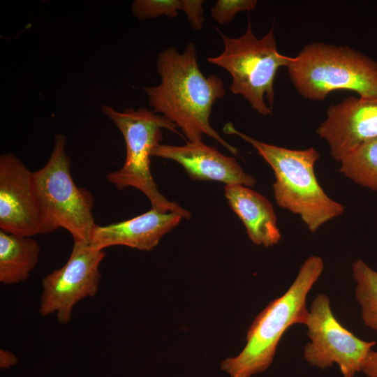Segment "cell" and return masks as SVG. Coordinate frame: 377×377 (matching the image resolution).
Segmentation results:
<instances>
[{"label": "cell", "mask_w": 377, "mask_h": 377, "mask_svg": "<svg viewBox=\"0 0 377 377\" xmlns=\"http://www.w3.org/2000/svg\"><path fill=\"white\" fill-rule=\"evenodd\" d=\"M103 112L108 117L123 135L126 155L123 166L107 175V179L118 189L129 186L143 193L151 208L161 212H175L188 219L191 214L176 202L168 200L158 190L150 170V156L162 140V128L180 135L177 126L161 114L145 108H125L119 112L103 105Z\"/></svg>", "instance_id": "obj_5"}, {"label": "cell", "mask_w": 377, "mask_h": 377, "mask_svg": "<svg viewBox=\"0 0 377 377\" xmlns=\"http://www.w3.org/2000/svg\"><path fill=\"white\" fill-rule=\"evenodd\" d=\"M218 31L224 50L218 56L208 57L207 61L230 73L232 93L242 95L259 114H272L276 72L280 67L287 68L293 57L278 51L273 26L261 38L254 35L249 18L245 32L238 38Z\"/></svg>", "instance_id": "obj_6"}, {"label": "cell", "mask_w": 377, "mask_h": 377, "mask_svg": "<svg viewBox=\"0 0 377 377\" xmlns=\"http://www.w3.org/2000/svg\"><path fill=\"white\" fill-rule=\"evenodd\" d=\"M40 246L31 237L0 230V281L6 285L26 281L36 267Z\"/></svg>", "instance_id": "obj_15"}, {"label": "cell", "mask_w": 377, "mask_h": 377, "mask_svg": "<svg viewBox=\"0 0 377 377\" xmlns=\"http://www.w3.org/2000/svg\"><path fill=\"white\" fill-rule=\"evenodd\" d=\"M339 171L355 183L377 191V138L367 141L344 156Z\"/></svg>", "instance_id": "obj_16"}, {"label": "cell", "mask_w": 377, "mask_h": 377, "mask_svg": "<svg viewBox=\"0 0 377 377\" xmlns=\"http://www.w3.org/2000/svg\"><path fill=\"white\" fill-rule=\"evenodd\" d=\"M158 85L144 88L153 112L160 113L182 129L188 142L201 141L203 134L215 140L231 153L237 148L227 142L209 123L212 105L226 95L223 80L201 72L193 43L182 53L169 47L158 55Z\"/></svg>", "instance_id": "obj_1"}, {"label": "cell", "mask_w": 377, "mask_h": 377, "mask_svg": "<svg viewBox=\"0 0 377 377\" xmlns=\"http://www.w3.org/2000/svg\"><path fill=\"white\" fill-rule=\"evenodd\" d=\"M304 98L323 101L331 92L349 90L364 99L377 98V61L348 46L313 42L287 67Z\"/></svg>", "instance_id": "obj_4"}, {"label": "cell", "mask_w": 377, "mask_h": 377, "mask_svg": "<svg viewBox=\"0 0 377 377\" xmlns=\"http://www.w3.org/2000/svg\"><path fill=\"white\" fill-rule=\"evenodd\" d=\"M223 129L251 145L269 165L276 204L299 215L311 232L344 212V207L327 195L316 178L314 166L320 154L315 148L292 149L265 143L239 131L231 122Z\"/></svg>", "instance_id": "obj_2"}, {"label": "cell", "mask_w": 377, "mask_h": 377, "mask_svg": "<svg viewBox=\"0 0 377 377\" xmlns=\"http://www.w3.org/2000/svg\"><path fill=\"white\" fill-rule=\"evenodd\" d=\"M352 270L356 282L355 297L361 307L363 322L377 332V272L361 259L353 263Z\"/></svg>", "instance_id": "obj_17"}, {"label": "cell", "mask_w": 377, "mask_h": 377, "mask_svg": "<svg viewBox=\"0 0 377 377\" xmlns=\"http://www.w3.org/2000/svg\"><path fill=\"white\" fill-rule=\"evenodd\" d=\"M182 219L177 213L161 212L151 208L128 220L104 226L96 225L89 244L99 250L121 245L151 251L165 234L179 224Z\"/></svg>", "instance_id": "obj_13"}, {"label": "cell", "mask_w": 377, "mask_h": 377, "mask_svg": "<svg viewBox=\"0 0 377 377\" xmlns=\"http://www.w3.org/2000/svg\"><path fill=\"white\" fill-rule=\"evenodd\" d=\"M104 257L103 250L74 242L66 263L42 280L40 314L54 313L60 324L68 323L75 304L96 294L101 280L99 266Z\"/></svg>", "instance_id": "obj_9"}, {"label": "cell", "mask_w": 377, "mask_h": 377, "mask_svg": "<svg viewBox=\"0 0 377 377\" xmlns=\"http://www.w3.org/2000/svg\"><path fill=\"white\" fill-rule=\"evenodd\" d=\"M151 156L174 161L180 164L194 180L216 181L227 184L253 186L256 179L246 173L232 157L221 154L202 141L188 142L182 146L158 145Z\"/></svg>", "instance_id": "obj_12"}, {"label": "cell", "mask_w": 377, "mask_h": 377, "mask_svg": "<svg viewBox=\"0 0 377 377\" xmlns=\"http://www.w3.org/2000/svg\"><path fill=\"white\" fill-rule=\"evenodd\" d=\"M306 325L311 341L304 347V359L323 369L336 363L343 377H353L361 371L366 356L376 344L345 328L334 316L329 297L323 293L313 300Z\"/></svg>", "instance_id": "obj_8"}, {"label": "cell", "mask_w": 377, "mask_h": 377, "mask_svg": "<svg viewBox=\"0 0 377 377\" xmlns=\"http://www.w3.org/2000/svg\"><path fill=\"white\" fill-rule=\"evenodd\" d=\"M181 10L186 15L191 27L194 30H200L204 22L203 0H181Z\"/></svg>", "instance_id": "obj_20"}, {"label": "cell", "mask_w": 377, "mask_h": 377, "mask_svg": "<svg viewBox=\"0 0 377 377\" xmlns=\"http://www.w3.org/2000/svg\"><path fill=\"white\" fill-rule=\"evenodd\" d=\"M316 132L339 162L363 143L377 138V98L350 96L330 105Z\"/></svg>", "instance_id": "obj_11"}, {"label": "cell", "mask_w": 377, "mask_h": 377, "mask_svg": "<svg viewBox=\"0 0 377 377\" xmlns=\"http://www.w3.org/2000/svg\"><path fill=\"white\" fill-rule=\"evenodd\" d=\"M323 269L321 257L309 256L287 291L256 317L246 333L244 348L236 357L223 360L221 370L232 377H251L265 371L288 328L295 324L306 325L309 314L306 297Z\"/></svg>", "instance_id": "obj_3"}, {"label": "cell", "mask_w": 377, "mask_h": 377, "mask_svg": "<svg viewBox=\"0 0 377 377\" xmlns=\"http://www.w3.org/2000/svg\"><path fill=\"white\" fill-rule=\"evenodd\" d=\"M224 194L253 244L268 247L279 242L281 235L276 216L267 198L241 184H227Z\"/></svg>", "instance_id": "obj_14"}, {"label": "cell", "mask_w": 377, "mask_h": 377, "mask_svg": "<svg viewBox=\"0 0 377 377\" xmlns=\"http://www.w3.org/2000/svg\"><path fill=\"white\" fill-rule=\"evenodd\" d=\"M361 371L368 377H377V351L371 350L366 356Z\"/></svg>", "instance_id": "obj_21"}, {"label": "cell", "mask_w": 377, "mask_h": 377, "mask_svg": "<svg viewBox=\"0 0 377 377\" xmlns=\"http://www.w3.org/2000/svg\"><path fill=\"white\" fill-rule=\"evenodd\" d=\"M18 359L10 351L0 350V367L1 369H8L17 363Z\"/></svg>", "instance_id": "obj_22"}, {"label": "cell", "mask_w": 377, "mask_h": 377, "mask_svg": "<svg viewBox=\"0 0 377 377\" xmlns=\"http://www.w3.org/2000/svg\"><path fill=\"white\" fill-rule=\"evenodd\" d=\"M181 7V0H135L131 10L136 18L142 21L163 15L176 17Z\"/></svg>", "instance_id": "obj_18"}, {"label": "cell", "mask_w": 377, "mask_h": 377, "mask_svg": "<svg viewBox=\"0 0 377 377\" xmlns=\"http://www.w3.org/2000/svg\"><path fill=\"white\" fill-rule=\"evenodd\" d=\"M257 4L256 0H217L211 8V14L218 24L224 25L231 22L237 13L254 10Z\"/></svg>", "instance_id": "obj_19"}, {"label": "cell", "mask_w": 377, "mask_h": 377, "mask_svg": "<svg viewBox=\"0 0 377 377\" xmlns=\"http://www.w3.org/2000/svg\"><path fill=\"white\" fill-rule=\"evenodd\" d=\"M32 172L11 153L0 156V228L20 236L49 234L32 187Z\"/></svg>", "instance_id": "obj_10"}, {"label": "cell", "mask_w": 377, "mask_h": 377, "mask_svg": "<svg viewBox=\"0 0 377 377\" xmlns=\"http://www.w3.org/2000/svg\"><path fill=\"white\" fill-rule=\"evenodd\" d=\"M66 145V136L57 135L49 160L32 172L33 191L50 233L62 228L74 242L89 244L96 226L92 212L94 197L89 190L75 184Z\"/></svg>", "instance_id": "obj_7"}]
</instances>
